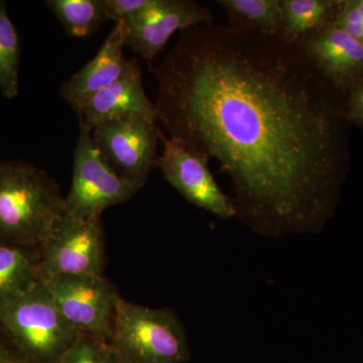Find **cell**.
<instances>
[{
    "mask_svg": "<svg viewBox=\"0 0 363 363\" xmlns=\"http://www.w3.org/2000/svg\"><path fill=\"white\" fill-rule=\"evenodd\" d=\"M157 121L220 164L235 218L257 233H317L350 164L343 94L295 44L205 25L179 33L161 63Z\"/></svg>",
    "mask_w": 363,
    "mask_h": 363,
    "instance_id": "obj_1",
    "label": "cell"
},
{
    "mask_svg": "<svg viewBox=\"0 0 363 363\" xmlns=\"http://www.w3.org/2000/svg\"><path fill=\"white\" fill-rule=\"evenodd\" d=\"M65 212V198L45 169L0 161V245L38 248Z\"/></svg>",
    "mask_w": 363,
    "mask_h": 363,
    "instance_id": "obj_2",
    "label": "cell"
},
{
    "mask_svg": "<svg viewBox=\"0 0 363 363\" xmlns=\"http://www.w3.org/2000/svg\"><path fill=\"white\" fill-rule=\"evenodd\" d=\"M0 330L28 363H61L79 334L43 279L0 308Z\"/></svg>",
    "mask_w": 363,
    "mask_h": 363,
    "instance_id": "obj_3",
    "label": "cell"
},
{
    "mask_svg": "<svg viewBox=\"0 0 363 363\" xmlns=\"http://www.w3.org/2000/svg\"><path fill=\"white\" fill-rule=\"evenodd\" d=\"M111 342L123 363H185L190 359L187 334L176 313L119 298Z\"/></svg>",
    "mask_w": 363,
    "mask_h": 363,
    "instance_id": "obj_4",
    "label": "cell"
},
{
    "mask_svg": "<svg viewBox=\"0 0 363 363\" xmlns=\"http://www.w3.org/2000/svg\"><path fill=\"white\" fill-rule=\"evenodd\" d=\"M143 187L112 168L95 145L92 130L79 119L73 178L65 197V213L79 219L101 218L105 210L128 201Z\"/></svg>",
    "mask_w": 363,
    "mask_h": 363,
    "instance_id": "obj_5",
    "label": "cell"
},
{
    "mask_svg": "<svg viewBox=\"0 0 363 363\" xmlns=\"http://www.w3.org/2000/svg\"><path fill=\"white\" fill-rule=\"evenodd\" d=\"M40 279L56 276H104L105 234L101 218L64 214L38 247Z\"/></svg>",
    "mask_w": 363,
    "mask_h": 363,
    "instance_id": "obj_6",
    "label": "cell"
},
{
    "mask_svg": "<svg viewBox=\"0 0 363 363\" xmlns=\"http://www.w3.org/2000/svg\"><path fill=\"white\" fill-rule=\"evenodd\" d=\"M60 312L79 332L111 341L121 296L104 276H56L43 279Z\"/></svg>",
    "mask_w": 363,
    "mask_h": 363,
    "instance_id": "obj_7",
    "label": "cell"
},
{
    "mask_svg": "<svg viewBox=\"0 0 363 363\" xmlns=\"http://www.w3.org/2000/svg\"><path fill=\"white\" fill-rule=\"evenodd\" d=\"M162 154L157 167L164 179L188 202L221 219L235 218L230 196L215 180L209 161L177 138L161 135Z\"/></svg>",
    "mask_w": 363,
    "mask_h": 363,
    "instance_id": "obj_8",
    "label": "cell"
},
{
    "mask_svg": "<svg viewBox=\"0 0 363 363\" xmlns=\"http://www.w3.org/2000/svg\"><path fill=\"white\" fill-rule=\"evenodd\" d=\"M162 130L152 119H125L100 124L92 138L107 162L124 178L145 186L157 167Z\"/></svg>",
    "mask_w": 363,
    "mask_h": 363,
    "instance_id": "obj_9",
    "label": "cell"
},
{
    "mask_svg": "<svg viewBox=\"0 0 363 363\" xmlns=\"http://www.w3.org/2000/svg\"><path fill=\"white\" fill-rule=\"evenodd\" d=\"M212 23L211 9L194 0H155L147 11L125 23V45L150 69L177 32Z\"/></svg>",
    "mask_w": 363,
    "mask_h": 363,
    "instance_id": "obj_10",
    "label": "cell"
},
{
    "mask_svg": "<svg viewBox=\"0 0 363 363\" xmlns=\"http://www.w3.org/2000/svg\"><path fill=\"white\" fill-rule=\"evenodd\" d=\"M295 45L342 94L363 79V44L335 23L305 35Z\"/></svg>",
    "mask_w": 363,
    "mask_h": 363,
    "instance_id": "obj_11",
    "label": "cell"
},
{
    "mask_svg": "<svg viewBox=\"0 0 363 363\" xmlns=\"http://www.w3.org/2000/svg\"><path fill=\"white\" fill-rule=\"evenodd\" d=\"M77 114L91 130L100 124L125 119L157 121L156 105L143 88L142 67L138 59H133L130 69L118 80L91 97Z\"/></svg>",
    "mask_w": 363,
    "mask_h": 363,
    "instance_id": "obj_12",
    "label": "cell"
},
{
    "mask_svg": "<svg viewBox=\"0 0 363 363\" xmlns=\"http://www.w3.org/2000/svg\"><path fill=\"white\" fill-rule=\"evenodd\" d=\"M125 23H116L96 55L65 81L60 89L62 99L76 112L99 91L118 80L130 69L133 59L124 57Z\"/></svg>",
    "mask_w": 363,
    "mask_h": 363,
    "instance_id": "obj_13",
    "label": "cell"
},
{
    "mask_svg": "<svg viewBox=\"0 0 363 363\" xmlns=\"http://www.w3.org/2000/svg\"><path fill=\"white\" fill-rule=\"evenodd\" d=\"M344 0H281L283 26L281 39L291 44L334 23Z\"/></svg>",
    "mask_w": 363,
    "mask_h": 363,
    "instance_id": "obj_14",
    "label": "cell"
},
{
    "mask_svg": "<svg viewBox=\"0 0 363 363\" xmlns=\"http://www.w3.org/2000/svg\"><path fill=\"white\" fill-rule=\"evenodd\" d=\"M40 279L38 248L0 245V308L20 298Z\"/></svg>",
    "mask_w": 363,
    "mask_h": 363,
    "instance_id": "obj_15",
    "label": "cell"
},
{
    "mask_svg": "<svg viewBox=\"0 0 363 363\" xmlns=\"http://www.w3.org/2000/svg\"><path fill=\"white\" fill-rule=\"evenodd\" d=\"M217 4L225 11L231 28L281 37V0H218Z\"/></svg>",
    "mask_w": 363,
    "mask_h": 363,
    "instance_id": "obj_16",
    "label": "cell"
},
{
    "mask_svg": "<svg viewBox=\"0 0 363 363\" xmlns=\"http://www.w3.org/2000/svg\"><path fill=\"white\" fill-rule=\"evenodd\" d=\"M45 4L76 39H89L108 21L104 0H47Z\"/></svg>",
    "mask_w": 363,
    "mask_h": 363,
    "instance_id": "obj_17",
    "label": "cell"
},
{
    "mask_svg": "<svg viewBox=\"0 0 363 363\" xmlns=\"http://www.w3.org/2000/svg\"><path fill=\"white\" fill-rule=\"evenodd\" d=\"M21 43L9 18L7 2L0 0V91L6 99L18 96Z\"/></svg>",
    "mask_w": 363,
    "mask_h": 363,
    "instance_id": "obj_18",
    "label": "cell"
},
{
    "mask_svg": "<svg viewBox=\"0 0 363 363\" xmlns=\"http://www.w3.org/2000/svg\"><path fill=\"white\" fill-rule=\"evenodd\" d=\"M61 363H123L108 341L79 332Z\"/></svg>",
    "mask_w": 363,
    "mask_h": 363,
    "instance_id": "obj_19",
    "label": "cell"
},
{
    "mask_svg": "<svg viewBox=\"0 0 363 363\" xmlns=\"http://www.w3.org/2000/svg\"><path fill=\"white\" fill-rule=\"evenodd\" d=\"M155 0H104L108 21L128 23L147 11Z\"/></svg>",
    "mask_w": 363,
    "mask_h": 363,
    "instance_id": "obj_20",
    "label": "cell"
},
{
    "mask_svg": "<svg viewBox=\"0 0 363 363\" xmlns=\"http://www.w3.org/2000/svg\"><path fill=\"white\" fill-rule=\"evenodd\" d=\"M334 23L363 44V0H344Z\"/></svg>",
    "mask_w": 363,
    "mask_h": 363,
    "instance_id": "obj_21",
    "label": "cell"
},
{
    "mask_svg": "<svg viewBox=\"0 0 363 363\" xmlns=\"http://www.w3.org/2000/svg\"><path fill=\"white\" fill-rule=\"evenodd\" d=\"M343 107L348 123L363 128V79L343 93Z\"/></svg>",
    "mask_w": 363,
    "mask_h": 363,
    "instance_id": "obj_22",
    "label": "cell"
},
{
    "mask_svg": "<svg viewBox=\"0 0 363 363\" xmlns=\"http://www.w3.org/2000/svg\"><path fill=\"white\" fill-rule=\"evenodd\" d=\"M0 363H28L13 350L1 330H0Z\"/></svg>",
    "mask_w": 363,
    "mask_h": 363,
    "instance_id": "obj_23",
    "label": "cell"
}]
</instances>
